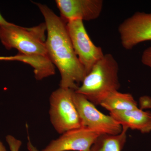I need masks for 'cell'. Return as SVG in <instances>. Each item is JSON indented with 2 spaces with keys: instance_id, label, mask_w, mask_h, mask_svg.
Wrapping results in <instances>:
<instances>
[{
  "instance_id": "cell-3",
  "label": "cell",
  "mask_w": 151,
  "mask_h": 151,
  "mask_svg": "<svg viewBox=\"0 0 151 151\" xmlns=\"http://www.w3.org/2000/svg\"><path fill=\"white\" fill-rule=\"evenodd\" d=\"M45 23L34 27H22L11 23L0 26V40L7 50L16 49L25 55L48 56L46 46Z\"/></svg>"
},
{
  "instance_id": "cell-12",
  "label": "cell",
  "mask_w": 151,
  "mask_h": 151,
  "mask_svg": "<svg viewBox=\"0 0 151 151\" xmlns=\"http://www.w3.org/2000/svg\"><path fill=\"white\" fill-rule=\"evenodd\" d=\"M128 130L122 127V132L118 134L100 135L90 151H122L127 142Z\"/></svg>"
},
{
  "instance_id": "cell-18",
  "label": "cell",
  "mask_w": 151,
  "mask_h": 151,
  "mask_svg": "<svg viewBox=\"0 0 151 151\" xmlns=\"http://www.w3.org/2000/svg\"><path fill=\"white\" fill-rule=\"evenodd\" d=\"M12 23L9 22L3 17L2 15L0 13V26L8 25Z\"/></svg>"
},
{
  "instance_id": "cell-7",
  "label": "cell",
  "mask_w": 151,
  "mask_h": 151,
  "mask_svg": "<svg viewBox=\"0 0 151 151\" xmlns=\"http://www.w3.org/2000/svg\"><path fill=\"white\" fill-rule=\"evenodd\" d=\"M118 30L122 46L127 50L151 40V13H135L122 22Z\"/></svg>"
},
{
  "instance_id": "cell-9",
  "label": "cell",
  "mask_w": 151,
  "mask_h": 151,
  "mask_svg": "<svg viewBox=\"0 0 151 151\" xmlns=\"http://www.w3.org/2000/svg\"><path fill=\"white\" fill-rule=\"evenodd\" d=\"M55 3L60 17L66 23L96 19L100 16L103 5L102 0H56Z\"/></svg>"
},
{
  "instance_id": "cell-11",
  "label": "cell",
  "mask_w": 151,
  "mask_h": 151,
  "mask_svg": "<svg viewBox=\"0 0 151 151\" xmlns=\"http://www.w3.org/2000/svg\"><path fill=\"white\" fill-rule=\"evenodd\" d=\"M100 105L110 112L129 111L138 108L137 103L132 94L119 91L110 93Z\"/></svg>"
},
{
  "instance_id": "cell-15",
  "label": "cell",
  "mask_w": 151,
  "mask_h": 151,
  "mask_svg": "<svg viewBox=\"0 0 151 151\" xmlns=\"http://www.w3.org/2000/svg\"><path fill=\"white\" fill-rule=\"evenodd\" d=\"M140 105L143 110L144 108H151V98L149 96H144L141 97L139 100Z\"/></svg>"
},
{
  "instance_id": "cell-16",
  "label": "cell",
  "mask_w": 151,
  "mask_h": 151,
  "mask_svg": "<svg viewBox=\"0 0 151 151\" xmlns=\"http://www.w3.org/2000/svg\"><path fill=\"white\" fill-rule=\"evenodd\" d=\"M0 60H7V61H18L19 56L17 54L14 56H1Z\"/></svg>"
},
{
  "instance_id": "cell-5",
  "label": "cell",
  "mask_w": 151,
  "mask_h": 151,
  "mask_svg": "<svg viewBox=\"0 0 151 151\" xmlns=\"http://www.w3.org/2000/svg\"><path fill=\"white\" fill-rule=\"evenodd\" d=\"M66 28L73 49L86 76L105 54L101 47L95 45L90 39L83 21L77 19L68 22Z\"/></svg>"
},
{
  "instance_id": "cell-6",
  "label": "cell",
  "mask_w": 151,
  "mask_h": 151,
  "mask_svg": "<svg viewBox=\"0 0 151 151\" xmlns=\"http://www.w3.org/2000/svg\"><path fill=\"white\" fill-rule=\"evenodd\" d=\"M73 100L81 120V127H87L101 134L117 135L122 132V126L110 115L103 114L94 104L75 91Z\"/></svg>"
},
{
  "instance_id": "cell-2",
  "label": "cell",
  "mask_w": 151,
  "mask_h": 151,
  "mask_svg": "<svg viewBox=\"0 0 151 151\" xmlns=\"http://www.w3.org/2000/svg\"><path fill=\"white\" fill-rule=\"evenodd\" d=\"M119 63L108 53L94 65L76 92L84 96L95 105L100 103L111 92L119 91L121 86Z\"/></svg>"
},
{
  "instance_id": "cell-19",
  "label": "cell",
  "mask_w": 151,
  "mask_h": 151,
  "mask_svg": "<svg viewBox=\"0 0 151 151\" xmlns=\"http://www.w3.org/2000/svg\"><path fill=\"white\" fill-rule=\"evenodd\" d=\"M0 151H7L3 143L0 140Z\"/></svg>"
},
{
  "instance_id": "cell-17",
  "label": "cell",
  "mask_w": 151,
  "mask_h": 151,
  "mask_svg": "<svg viewBox=\"0 0 151 151\" xmlns=\"http://www.w3.org/2000/svg\"><path fill=\"white\" fill-rule=\"evenodd\" d=\"M28 141L27 143V148L29 151H39L36 147L33 145L32 142L30 139V138L28 137Z\"/></svg>"
},
{
  "instance_id": "cell-13",
  "label": "cell",
  "mask_w": 151,
  "mask_h": 151,
  "mask_svg": "<svg viewBox=\"0 0 151 151\" xmlns=\"http://www.w3.org/2000/svg\"><path fill=\"white\" fill-rule=\"evenodd\" d=\"M6 142L9 147L10 151H19L22 145V141L11 135L6 137Z\"/></svg>"
},
{
  "instance_id": "cell-8",
  "label": "cell",
  "mask_w": 151,
  "mask_h": 151,
  "mask_svg": "<svg viewBox=\"0 0 151 151\" xmlns=\"http://www.w3.org/2000/svg\"><path fill=\"white\" fill-rule=\"evenodd\" d=\"M53 140L41 151H90L99 132L84 127L70 130Z\"/></svg>"
},
{
  "instance_id": "cell-14",
  "label": "cell",
  "mask_w": 151,
  "mask_h": 151,
  "mask_svg": "<svg viewBox=\"0 0 151 151\" xmlns=\"http://www.w3.org/2000/svg\"><path fill=\"white\" fill-rule=\"evenodd\" d=\"M141 61L144 65L151 69V46L146 49L142 54Z\"/></svg>"
},
{
  "instance_id": "cell-4",
  "label": "cell",
  "mask_w": 151,
  "mask_h": 151,
  "mask_svg": "<svg viewBox=\"0 0 151 151\" xmlns=\"http://www.w3.org/2000/svg\"><path fill=\"white\" fill-rule=\"evenodd\" d=\"M74 91L60 87L50 97V121L56 132L60 134L81 127V120L73 102Z\"/></svg>"
},
{
  "instance_id": "cell-1",
  "label": "cell",
  "mask_w": 151,
  "mask_h": 151,
  "mask_svg": "<svg viewBox=\"0 0 151 151\" xmlns=\"http://www.w3.org/2000/svg\"><path fill=\"white\" fill-rule=\"evenodd\" d=\"M35 4L45 20L47 50L49 58L60 73V87L76 91L86 73L73 49L66 23L47 6L40 3Z\"/></svg>"
},
{
  "instance_id": "cell-10",
  "label": "cell",
  "mask_w": 151,
  "mask_h": 151,
  "mask_svg": "<svg viewBox=\"0 0 151 151\" xmlns=\"http://www.w3.org/2000/svg\"><path fill=\"white\" fill-rule=\"evenodd\" d=\"M110 115L122 127L137 130L142 134L151 132V113L139 108L129 111H113Z\"/></svg>"
}]
</instances>
